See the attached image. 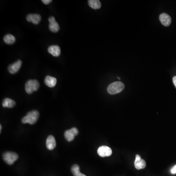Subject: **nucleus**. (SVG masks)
<instances>
[{
	"instance_id": "1",
	"label": "nucleus",
	"mask_w": 176,
	"mask_h": 176,
	"mask_svg": "<svg viewBox=\"0 0 176 176\" xmlns=\"http://www.w3.org/2000/svg\"><path fill=\"white\" fill-rule=\"evenodd\" d=\"M39 117V113L36 110L29 112L26 116L22 119V122L23 124H29L33 125L37 122Z\"/></svg>"
},
{
	"instance_id": "2",
	"label": "nucleus",
	"mask_w": 176,
	"mask_h": 176,
	"mask_svg": "<svg viewBox=\"0 0 176 176\" xmlns=\"http://www.w3.org/2000/svg\"><path fill=\"white\" fill-rule=\"evenodd\" d=\"M124 89V84L120 81H117L111 84L107 88V91L111 95H115L121 93Z\"/></svg>"
},
{
	"instance_id": "3",
	"label": "nucleus",
	"mask_w": 176,
	"mask_h": 176,
	"mask_svg": "<svg viewBox=\"0 0 176 176\" xmlns=\"http://www.w3.org/2000/svg\"><path fill=\"white\" fill-rule=\"evenodd\" d=\"M39 85V83L37 80H28L25 84V90L27 94H32L38 90Z\"/></svg>"
},
{
	"instance_id": "4",
	"label": "nucleus",
	"mask_w": 176,
	"mask_h": 176,
	"mask_svg": "<svg viewBox=\"0 0 176 176\" xmlns=\"http://www.w3.org/2000/svg\"><path fill=\"white\" fill-rule=\"evenodd\" d=\"M2 158L5 162L8 165H12L18 160V155L14 152H6L2 155Z\"/></svg>"
},
{
	"instance_id": "5",
	"label": "nucleus",
	"mask_w": 176,
	"mask_h": 176,
	"mask_svg": "<svg viewBox=\"0 0 176 176\" xmlns=\"http://www.w3.org/2000/svg\"><path fill=\"white\" fill-rule=\"evenodd\" d=\"M78 134V130L77 128L73 127L70 130H67L64 133V137L66 140L71 142L74 139L75 136Z\"/></svg>"
},
{
	"instance_id": "6",
	"label": "nucleus",
	"mask_w": 176,
	"mask_h": 176,
	"mask_svg": "<svg viewBox=\"0 0 176 176\" xmlns=\"http://www.w3.org/2000/svg\"><path fill=\"white\" fill-rule=\"evenodd\" d=\"M97 153L101 157L109 156L112 154V150L108 146H102L99 147L97 150Z\"/></svg>"
},
{
	"instance_id": "7",
	"label": "nucleus",
	"mask_w": 176,
	"mask_h": 176,
	"mask_svg": "<svg viewBox=\"0 0 176 176\" xmlns=\"http://www.w3.org/2000/svg\"><path fill=\"white\" fill-rule=\"evenodd\" d=\"M49 28L51 32L53 33H56L58 32L60 29L59 24L56 21L54 17L51 16L49 18Z\"/></svg>"
},
{
	"instance_id": "8",
	"label": "nucleus",
	"mask_w": 176,
	"mask_h": 176,
	"mask_svg": "<svg viewBox=\"0 0 176 176\" xmlns=\"http://www.w3.org/2000/svg\"><path fill=\"white\" fill-rule=\"evenodd\" d=\"M22 62L20 60H18L13 64H11L8 66V72L11 74H15L18 72L22 66Z\"/></svg>"
},
{
	"instance_id": "9",
	"label": "nucleus",
	"mask_w": 176,
	"mask_h": 176,
	"mask_svg": "<svg viewBox=\"0 0 176 176\" xmlns=\"http://www.w3.org/2000/svg\"><path fill=\"white\" fill-rule=\"evenodd\" d=\"M134 166L136 169L138 170L144 169L146 167V164L144 160L141 159L140 156L137 155L136 156V159L134 161Z\"/></svg>"
},
{
	"instance_id": "10",
	"label": "nucleus",
	"mask_w": 176,
	"mask_h": 176,
	"mask_svg": "<svg viewBox=\"0 0 176 176\" xmlns=\"http://www.w3.org/2000/svg\"><path fill=\"white\" fill-rule=\"evenodd\" d=\"M27 20L33 24H38L41 21V16L38 14H29L27 15Z\"/></svg>"
},
{
	"instance_id": "11",
	"label": "nucleus",
	"mask_w": 176,
	"mask_h": 176,
	"mask_svg": "<svg viewBox=\"0 0 176 176\" xmlns=\"http://www.w3.org/2000/svg\"><path fill=\"white\" fill-rule=\"evenodd\" d=\"M160 21L161 23L165 27H168L171 23V18L168 14L163 13L160 16Z\"/></svg>"
},
{
	"instance_id": "12",
	"label": "nucleus",
	"mask_w": 176,
	"mask_h": 176,
	"mask_svg": "<svg viewBox=\"0 0 176 176\" xmlns=\"http://www.w3.org/2000/svg\"><path fill=\"white\" fill-rule=\"evenodd\" d=\"M48 51L50 54H51L55 57H58L60 55V48L58 46H51L48 48Z\"/></svg>"
},
{
	"instance_id": "13",
	"label": "nucleus",
	"mask_w": 176,
	"mask_h": 176,
	"mask_svg": "<svg viewBox=\"0 0 176 176\" xmlns=\"http://www.w3.org/2000/svg\"><path fill=\"white\" fill-rule=\"evenodd\" d=\"M56 143L55 137L50 135L46 140V146L47 148L50 150H52L55 148Z\"/></svg>"
},
{
	"instance_id": "14",
	"label": "nucleus",
	"mask_w": 176,
	"mask_h": 176,
	"mask_svg": "<svg viewBox=\"0 0 176 176\" xmlns=\"http://www.w3.org/2000/svg\"><path fill=\"white\" fill-rule=\"evenodd\" d=\"M45 84L50 88H53L57 83V79L51 76H46L44 80Z\"/></svg>"
},
{
	"instance_id": "15",
	"label": "nucleus",
	"mask_w": 176,
	"mask_h": 176,
	"mask_svg": "<svg viewBox=\"0 0 176 176\" xmlns=\"http://www.w3.org/2000/svg\"><path fill=\"white\" fill-rule=\"evenodd\" d=\"M15 102L11 99L6 98L3 100L2 102V106L5 108H11L15 106Z\"/></svg>"
},
{
	"instance_id": "16",
	"label": "nucleus",
	"mask_w": 176,
	"mask_h": 176,
	"mask_svg": "<svg viewBox=\"0 0 176 176\" xmlns=\"http://www.w3.org/2000/svg\"><path fill=\"white\" fill-rule=\"evenodd\" d=\"M88 4L94 9H99L101 7V2L99 0H89L88 1Z\"/></svg>"
},
{
	"instance_id": "17",
	"label": "nucleus",
	"mask_w": 176,
	"mask_h": 176,
	"mask_svg": "<svg viewBox=\"0 0 176 176\" xmlns=\"http://www.w3.org/2000/svg\"><path fill=\"white\" fill-rule=\"evenodd\" d=\"M71 171L72 174H73L74 176H86V175L80 172V167L77 165H74L72 166Z\"/></svg>"
},
{
	"instance_id": "18",
	"label": "nucleus",
	"mask_w": 176,
	"mask_h": 176,
	"mask_svg": "<svg viewBox=\"0 0 176 176\" xmlns=\"http://www.w3.org/2000/svg\"><path fill=\"white\" fill-rule=\"evenodd\" d=\"M4 41L5 43L8 45H12L14 44L16 41L15 37L11 34H7L4 37Z\"/></svg>"
},
{
	"instance_id": "19",
	"label": "nucleus",
	"mask_w": 176,
	"mask_h": 176,
	"mask_svg": "<svg viewBox=\"0 0 176 176\" xmlns=\"http://www.w3.org/2000/svg\"><path fill=\"white\" fill-rule=\"evenodd\" d=\"M171 172L172 174H176V165H175L174 167L172 168L171 170Z\"/></svg>"
},
{
	"instance_id": "20",
	"label": "nucleus",
	"mask_w": 176,
	"mask_h": 176,
	"mask_svg": "<svg viewBox=\"0 0 176 176\" xmlns=\"http://www.w3.org/2000/svg\"><path fill=\"white\" fill-rule=\"evenodd\" d=\"M42 2L44 4H45V5H48V4L51 3V2H52V1H51V0H42Z\"/></svg>"
},
{
	"instance_id": "21",
	"label": "nucleus",
	"mask_w": 176,
	"mask_h": 176,
	"mask_svg": "<svg viewBox=\"0 0 176 176\" xmlns=\"http://www.w3.org/2000/svg\"><path fill=\"white\" fill-rule=\"evenodd\" d=\"M173 82L176 88V77H174L173 78Z\"/></svg>"
},
{
	"instance_id": "22",
	"label": "nucleus",
	"mask_w": 176,
	"mask_h": 176,
	"mask_svg": "<svg viewBox=\"0 0 176 176\" xmlns=\"http://www.w3.org/2000/svg\"><path fill=\"white\" fill-rule=\"evenodd\" d=\"M1 126V132L2 131V125H1V126Z\"/></svg>"
},
{
	"instance_id": "23",
	"label": "nucleus",
	"mask_w": 176,
	"mask_h": 176,
	"mask_svg": "<svg viewBox=\"0 0 176 176\" xmlns=\"http://www.w3.org/2000/svg\"><path fill=\"white\" fill-rule=\"evenodd\" d=\"M117 78H118V79H121V78L118 77H117Z\"/></svg>"
}]
</instances>
